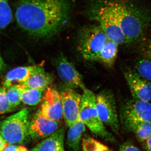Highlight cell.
<instances>
[{
	"label": "cell",
	"mask_w": 151,
	"mask_h": 151,
	"mask_svg": "<svg viewBox=\"0 0 151 151\" xmlns=\"http://www.w3.org/2000/svg\"><path fill=\"white\" fill-rule=\"evenodd\" d=\"M144 148L147 151H151V136L144 142Z\"/></svg>",
	"instance_id": "cell-28"
},
{
	"label": "cell",
	"mask_w": 151,
	"mask_h": 151,
	"mask_svg": "<svg viewBox=\"0 0 151 151\" xmlns=\"http://www.w3.org/2000/svg\"><path fill=\"white\" fill-rule=\"evenodd\" d=\"M82 151H111L107 146L90 137L82 140Z\"/></svg>",
	"instance_id": "cell-22"
},
{
	"label": "cell",
	"mask_w": 151,
	"mask_h": 151,
	"mask_svg": "<svg viewBox=\"0 0 151 151\" xmlns=\"http://www.w3.org/2000/svg\"><path fill=\"white\" fill-rule=\"evenodd\" d=\"M136 72L141 77L146 80H151V41L141 52L136 63Z\"/></svg>",
	"instance_id": "cell-18"
},
{
	"label": "cell",
	"mask_w": 151,
	"mask_h": 151,
	"mask_svg": "<svg viewBox=\"0 0 151 151\" xmlns=\"http://www.w3.org/2000/svg\"><path fill=\"white\" fill-rule=\"evenodd\" d=\"M5 67V65L0 54V74L3 72V70L4 69Z\"/></svg>",
	"instance_id": "cell-30"
},
{
	"label": "cell",
	"mask_w": 151,
	"mask_h": 151,
	"mask_svg": "<svg viewBox=\"0 0 151 151\" xmlns=\"http://www.w3.org/2000/svg\"><path fill=\"white\" fill-rule=\"evenodd\" d=\"M42 103L37 112L45 118L57 122H62L63 113L60 94L56 89L47 87L45 90Z\"/></svg>",
	"instance_id": "cell-9"
},
{
	"label": "cell",
	"mask_w": 151,
	"mask_h": 151,
	"mask_svg": "<svg viewBox=\"0 0 151 151\" xmlns=\"http://www.w3.org/2000/svg\"><path fill=\"white\" fill-rule=\"evenodd\" d=\"M52 81L53 78L51 76L46 73L43 68L40 66L26 81L17 86L29 89H46Z\"/></svg>",
	"instance_id": "cell-16"
},
{
	"label": "cell",
	"mask_w": 151,
	"mask_h": 151,
	"mask_svg": "<svg viewBox=\"0 0 151 151\" xmlns=\"http://www.w3.org/2000/svg\"><path fill=\"white\" fill-rule=\"evenodd\" d=\"M121 120L124 129L133 132L139 124L151 122V104L149 102L134 99L122 108Z\"/></svg>",
	"instance_id": "cell-7"
},
{
	"label": "cell",
	"mask_w": 151,
	"mask_h": 151,
	"mask_svg": "<svg viewBox=\"0 0 151 151\" xmlns=\"http://www.w3.org/2000/svg\"><path fill=\"white\" fill-rule=\"evenodd\" d=\"M86 13L89 18L100 26L109 40L119 45L125 43L119 22L105 0H97L90 4Z\"/></svg>",
	"instance_id": "cell-3"
},
{
	"label": "cell",
	"mask_w": 151,
	"mask_h": 151,
	"mask_svg": "<svg viewBox=\"0 0 151 151\" xmlns=\"http://www.w3.org/2000/svg\"><path fill=\"white\" fill-rule=\"evenodd\" d=\"M62 103L63 119L68 127L79 119L81 96L73 89L67 88L60 93Z\"/></svg>",
	"instance_id": "cell-10"
},
{
	"label": "cell",
	"mask_w": 151,
	"mask_h": 151,
	"mask_svg": "<svg viewBox=\"0 0 151 151\" xmlns=\"http://www.w3.org/2000/svg\"><path fill=\"white\" fill-rule=\"evenodd\" d=\"M65 128H60L49 137L41 142L31 151H65L64 139Z\"/></svg>",
	"instance_id": "cell-15"
},
{
	"label": "cell",
	"mask_w": 151,
	"mask_h": 151,
	"mask_svg": "<svg viewBox=\"0 0 151 151\" xmlns=\"http://www.w3.org/2000/svg\"><path fill=\"white\" fill-rule=\"evenodd\" d=\"M9 0H0V30L5 28L13 19Z\"/></svg>",
	"instance_id": "cell-21"
},
{
	"label": "cell",
	"mask_w": 151,
	"mask_h": 151,
	"mask_svg": "<svg viewBox=\"0 0 151 151\" xmlns=\"http://www.w3.org/2000/svg\"><path fill=\"white\" fill-rule=\"evenodd\" d=\"M29 111L24 108L0 122V135L8 144H21L29 136Z\"/></svg>",
	"instance_id": "cell-6"
},
{
	"label": "cell",
	"mask_w": 151,
	"mask_h": 151,
	"mask_svg": "<svg viewBox=\"0 0 151 151\" xmlns=\"http://www.w3.org/2000/svg\"><path fill=\"white\" fill-rule=\"evenodd\" d=\"M61 122H57L45 118L37 112L30 122L29 136L33 140L47 137L59 129Z\"/></svg>",
	"instance_id": "cell-11"
},
{
	"label": "cell",
	"mask_w": 151,
	"mask_h": 151,
	"mask_svg": "<svg viewBox=\"0 0 151 151\" xmlns=\"http://www.w3.org/2000/svg\"><path fill=\"white\" fill-rule=\"evenodd\" d=\"M113 11L124 34L125 43L141 39L151 20L147 10L134 0H105Z\"/></svg>",
	"instance_id": "cell-2"
},
{
	"label": "cell",
	"mask_w": 151,
	"mask_h": 151,
	"mask_svg": "<svg viewBox=\"0 0 151 151\" xmlns=\"http://www.w3.org/2000/svg\"><path fill=\"white\" fill-rule=\"evenodd\" d=\"M108 40L105 33L97 24L87 26L83 27L78 34V51L86 60H98L100 52Z\"/></svg>",
	"instance_id": "cell-5"
},
{
	"label": "cell",
	"mask_w": 151,
	"mask_h": 151,
	"mask_svg": "<svg viewBox=\"0 0 151 151\" xmlns=\"http://www.w3.org/2000/svg\"><path fill=\"white\" fill-rule=\"evenodd\" d=\"M119 151H141L131 142H127L120 146Z\"/></svg>",
	"instance_id": "cell-26"
},
{
	"label": "cell",
	"mask_w": 151,
	"mask_h": 151,
	"mask_svg": "<svg viewBox=\"0 0 151 151\" xmlns=\"http://www.w3.org/2000/svg\"><path fill=\"white\" fill-rule=\"evenodd\" d=\"M3 151H28L27 149L22 145H17L8 143Z\"/></svg>",
	"instance_id": "cell-27"
},
{
	"label": "cell",
	"mask_w": 151,
	"mask_h": 151,
	"mask_svg": "<svg viewBox=\"0 0 151 151\" xmlns=\"http://www.w3.org/2000/svg\"><path fill=\"white\" fill-rule=\"evenodd\" d=\"M14 108L9 102L6 88L0 86V115L12 112Z\"/></svg>",
	"instance_id": "cell-25"
},
{
	"label": "cell",
	"mask_w": 151,
	"mask_h": 151,
	"mask_svg": "<svg viewBox=\"0 0 151 151\" xmlns=\"http://www.w3.org/2000/svg\"><path fill=\"white\" fill-rule=\"evenodd\" d=\"M86 131V126L78 119L69 127L67 134L66 145L71 151H79L81 138Z\"/></svg>",
	"instance_id": "cell-17"
},
{
	"label": "cell",
	"mask_w": 151,
	"mask_h": 151,
	"mask_svg": "<svg viewBox=\"0 0 151 151\" xmlns=\"http://www.w3.org/2000/svg\"><path fill=\"white\" fill-rule=\"evenodd\" d=\"M70 10V0H20L15 17L19 27L30 35L48 37L67 24Z\"/></svg>",
	"instance_id": "cell-1"
},
{
	"label": "cell",
	"mask_w": 151,
	"mask_h": 151,
	"mask_svg": "<svg viewBox=\"0 0 151 151\" xmlns=\"http://www.w3.org/2000/svg\"><path fill=\"white\" fill-rule=\"evenodd\" d=\"M7 144L0 135V151H3Z\"/></svg>",
	"instance_id": "cell-29"
},
{
	"label": "cell",
	"mask_w": 151,
	"mask_h": 151,
	"mask_svg": "<svg viewBox=\"0 0 151 151\" xmlns=\"http://www.w3.org/2000/svg\"><path fill=\"white\" fill-rule=\"evenodd\" d=\"M124 76L134 98L146 102L151 100L150 82L142 78L134 70L125 71Z\"/></svg>",
	"instance_id": "cell-13"
},
{
	"label": "cell",
	"mask_w": 151,
	"mask_h": 151,
	"mask_svg": "<svg viewBox=\"0 0 151 151\" xmlns=\"http://www.w3.org/2000/svg\"><path fill=\"white\" fill-rule=\"evenodd\" d=\"M57 70L60 78L67 88L86 89L81 75L73 64L63 55L60 57L56 63Z\"/></svg>",
	"instance_id": "cell-12"
},
{
	"label": "cell",
	"mask_w": 151,
	"mask_h": 151,
	"mask_svg": "<svg viewBox=\"0 0 151 151\" xmlns=\"http://www.w3.org/2000/svg\"><path fill=\"white\" fill-rule=\"evenodd\" d=\"M138 140L144 142L151 136V122L141 123L134 130Z\"/></svg>",
	"instance_id": "cell-23"
},
{
	"label": "cell",
	"mask_w": 151,
	"mask_h": 151,
	"mask_svg": "<svg viewBox=\"0 0 151 151\" xmlns=\"http://www.w3.org/2000/svg\"><path fill=\"white\" fill-rule=\"evenodd\" d=\"M39 65L23 66L14 68L7 73L3 83L5 88L13 86H18L26 81L40 68Z\"/></svg>",
	"instance_id": "cell-14"
},
{
	"label": "cell",
	"mask_w": 151,
	"mask_h": 151,
	"mask_svg": "<svg viewBox=\"0 0 151 151\" xmlns=\"http://www.w3.org/2000/svg\"><path fill=\"white\" fill-rule=\"evenodd\" d=\"M119 45L112 41L108 40L100 52L98 60L109 67L114 65L118 52Z\"/></svg>",
	"instance_id": "cell-19"
},
{
	"label": "cell",
	"mask_w": 151,
	"mask_h": 151,
	"mask_svg": "<svg viewBox=\"0 0 151 151\" xmlns=\"http://www.w3.org/2000/svg\"><path fill=\"white\" fill-rule=\"evenodd\" d=\"M7 97L9 103L14 108H15L21 103V92L19 89L16 86L6 88Z\"/></svg>",
	"instance_id": "cell-24"
},
{
	"label": "cell",
	"mask_w": 151,
	"mask_h": 151,
	"mask_svg": "<svg viewBox=\"0 0 151 151\" xmlns=\"http://www.w3.org/2000/svg\"><path fill=\"white\" fill-rule=\"evenodd\" d=\"M79 119L93 134L105 140L114 142V137L105 129L100 120L96 105V96L92 91L84 89L81 95Z\"/></svg>",
	"instance_id": "cell-4"
},
{
	"label": "cell",
	"mask_w": 151,
	"mask_h": 151,
	"mask_svg": "<svg viewBox=\"0 0 151 151\" xmlns=\"http://www.w3.org/2000/svg\"><path fill=\"white\" fill-rule=\"evenodd\" d=\"M96 102L97 112L102 123L118 134L120 123L113 94L108 91L100 92L96 96Z\"/></svg>",
	"instance_id": "cell-8"
},
{
	"label": "cell",
	"mask_w": 151,
	"mask_h": 151,
	"mask_svg": "<svg viewBox=\"0 0 151 151\" xmlns=\"http://www.w3.org/2000/svg\"><path fill=\"white\" fill-rule=\"evenodd\" d=\"M19 88L20 90L22 102L30 106H35L40 103L42 100L43 92L46 89Z\"/></svg>",
	"instance_id": "cell-20"
}]
</instances>
